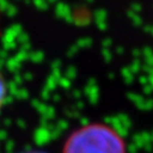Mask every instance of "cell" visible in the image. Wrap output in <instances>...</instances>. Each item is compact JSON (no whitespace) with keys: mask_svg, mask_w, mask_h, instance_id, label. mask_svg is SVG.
<instances>
[{"mask_svg":"<svg viewBox=\"0 0 153 153\" xmlns=\"http://www.w3.org/2000/svg\"><path fill=\"white\" fill-rule=\"evenodd\" d=\"M7 92H8L7 83H6V79L4 75H2V73L0 71V109L5 104L6 98H7Z\"/></svg>","mask_w":153,"mask_h":153,"instance_id":"7a4b0ae2","label":"cell"},{"mask_svg":"<svg viewBox=\"0 0 153 153\" xmlns=\"http://www.w3.org/2000/svg\"><path fill=\"white\" fill-rule=\"evenodd\" d=\"M62 153H126L124 140L110 126L92 123L67 138Z\"/></svg>","mask_w":153,"mask_h":153,"instance_id":"6da1fadb","label":"cell"}]
</instances>
